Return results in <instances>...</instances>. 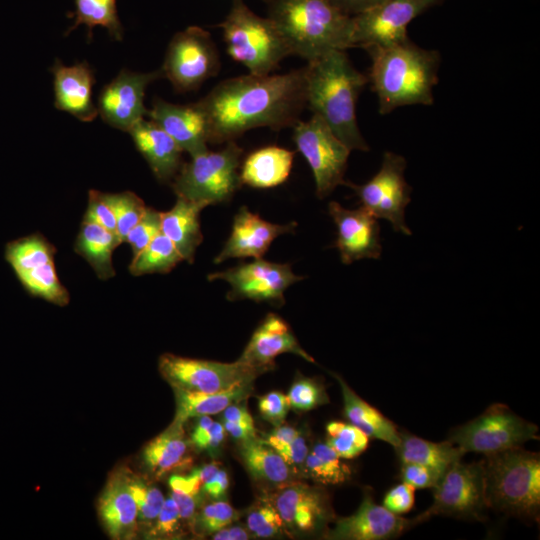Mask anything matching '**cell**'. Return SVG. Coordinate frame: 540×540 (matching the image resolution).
Segmentation results:
<instances>
[{"label": "cell", "mask_w": 540, "mask_h": 540, "mask_svg": "<svg viewBox=\"0 0 540 540\" xmlns=\"http://www.w3.org/2000/svg\"><path fill=\"white\" fill-rule=\"evenodd\" d=\"M197 102L208 121L209 143L234 141L258 127L281 130L294 126L306 108V70L229 78Z\"/></svg>", "instance_id": "1"}, {"label": "cell", "mask_w": 540, "mask_h": 540, "mask_svg": "<svg viewBox=\"0 0 540 540\" xmlns=\"http://www.w3.org/2000/svg\"><path fill=\"white\" fill-rule=\"evenodd\" d=\"M306 107L319 116L350 149L368 151L356 119V102L368 76L351 63L345 50L335 49L308 62Z\"/></svg>", "instance_id": "2"}, {"label": "cell", "mask_w": 540, "mask_h": 540, "mask_svg": "<svg viewBox=\"0 0 540 540\" xmlns=\"http://www.w3.org/2000/svg\"><path fill=\"white\" fill-rule=\"evenodd\" d=\"M371 58L368 83L378 98V110L386 115L408 105L430 106L438 82L441 55L410 39L365 49Z\"/></svg>", "instance_id": "3"}, {"label": "cell", "mask_w": 540, "mask_h": 540, "mask_svg": "<svg viewBox=\"0 0 540 540\" xmlns=\"http://www.w3.org/2000/svg\"><path fill=\"white\" fill-rule=\"evenodd\" d=\"M268 18L291 55L307 62L335 49L350 48L352 16L330 0H267Z\"/></svg>", "instance_id": "4"}, {"label": "cell", "mask_w": 540, "mask_h": 540, "mask_svg": "<svg viewBox=\"0 0 540 540\" xmlns=\"http://www.w3.org/2000/svg\"><path fill=\"white\" fill-rule=\"evenodd\" d=\"M487 507L528 520L539 519L540 456L516 447L481 461Z\"/></svg>", "instance_id": "5"}, {"label": "cell", "mask_w": 540, "mask_h": 540, "mask_svg": "<svg viewBox=\"0 0 540 540\" xmlns=\"http://www.w3.org/2000/svg\"><path fill=\"white\" fill-rule=\"evenodd\" d=\"M218 26L228 55L250 74H270L291 55L273 22L255 14L244 0H232L227 16Z\"/></svg>", "instance_id": "6"}, {"label": "cell", "mask_w": 540, "mask_h": 540, "mask_svg": "<svg viewBox=\"0 0 540 540\" xmlns=\"http://www.w3.org/2000/svg\"><path fill=\"white\" fill-rule=\"evenodd\" d=\"M243 149L234 141L219 151L208 149L183 163L172 181L175 194L193 201L217 204L231 199L240 187Z\"/></svg>", "instance_id": "7"}, {"label": "cell", "mask_w": 540, "mask_h": 540, "mask_svg": "<svg viewBox=\"0 0 540 540\" xmlns=\"http://www.w3.org/2000/svg\"><path fill=\"white\" fill-rule=\"evenodd\" d=\"M539 439L536 424L514 413L507 405L494 403L476 418L452 429L448 440L464 454L489 455L521 447Z\"/></svg>", "instance_id": "8"}, {"label": "cell", "mask_w": 540, "mask_h": 540, "mask_svg": "<svg viewBox=\"0 0 540 540\" xmlns=\"http://www.w3.org/2000/svg\"><path fill=\"white\" fill-rule=\"evenodd\" d=\"M219 69V54L210 33L190 26L172 37L160 70L177 92L185 93L198 89Z\"/></svg>", "instance_id": "9"}, {"label": "cell", "mask_w": 540, "mask_h": 540, "mask_svg": "<svg viewBox=\"0 0 540 540\" xmlns=\"http://www.w3.org/2000/svg\"><path fill=\"white\" fill-rule=\"evenodd\" d=\"M293 141L312 170L320 199L344 184L351 150L319 116L313 114L307 121H297L293 126Z\"/></svg>", "instance_id": "10"}, {"label": "cell", "mask_w": 540, "mask_h": 540, "mask_svg": "<svg viewBox=\"0 0 540 540\" xmlns=\"http://www.w3.org/2000/svg\"><path fill=\"white\" fill-rule=\"evenodd\" d=\"M405 168L403 156L386 151L379 171L370 180L361 185L345 181L343 185L355 192L361 207L375 218L387 220L396 232L411 235L405 223V208L411 200V187L404 177Z\"/></svg>", "instance_id": "11"}, {"label": "cell", "mask_w": 540, "mask_h": 540, "mask_svg": "<svg viewBox=\"0 0 540 540\" xmlns=\"http://www.w3.org/2000/svg\"><path fill=\"white\" fill-rule=\"evenodd\" d=\"M159 372L173 389L219 392L254 382L265 370L237 360L224 363L165 353L158 361Z\"/></svg>", "instance_id": "12"}, {"label": "cell", "mask_w": 540, "mask_h": 540, "mask_svg": "<svg viewBox=\"0 0 540 540\" xmlns=\"http://www.w3.org/2000/svg\"><path fill=\"white\" fill-rule=\"evenodd\" d=\"M434 489L432 504L415 518L413 526L436 515L481 519L487 507L482 462H454Z\"/></svg>", "instance_id": "13"}, {"label": "cell", "mask_w": 540, "mask_h": 540, "mask_svg": "<svg viewBox=\"0 0 540 540\" xmlns=\"http://www.w3.org/2000/svg\"><path fill=\"white\" fill-rule=\"evenodd\" d=\"M444 0H384L352 16L350 48L367 49L409 39L408 25Z\"/></svg>", "instance_id": "14"}, {"label": "cell", "mask_w": 540, "mask_h": 540, "mask_svg": "<svg viewBox=\"0 0 540 540\" xmlns=\"http://www.w3.org/2000/svg\"><path fill=\"white\" fill-rule=\"evenodd\" d=\"M209 280H224L231 286L228 299H251L274 304L284 302V292L303 279L293 273L290 264L269 262L261 258L223 272L212 273Z\"/></svg>", "instance_id": "15"}, {"label": "cell", "mask_w": 540, "mask_h": 540, "mask_svg": "<svg viewBox=\"0 0 540 540\" xmlns=\"http://www.w3.org/2000/svg\"><path fill=\"white\" fill-rule=\"evenodd\" d=\"M160 77V69L148 73L122 69L102 88L96 105L98 115L109 126L128 132L148 115L144 105L145 91L151 82Z\"/></svg>", "instance_id": "16"}, {"label": "cell", "mask_w": 540, "mask_h": 540, "mask_svg": "<svg viewBox=\"0 0 540 540\" xmlns=\"http://www.w3.org/2000/svg\"><path fill=\"white\" fill-rule=\"evenodd\" d=\"M328 211L337 228L335 247L342 263L380 257L382 246L377 218L363 207L349 210L336 201L329 203Z\"/></svg>", "instance_id": "17"}, {"label": "cell", "mask_w": 540, "mask_h": 540, "mask_svg": "<svg viewBox=\"0 0 540 540\" xmlns=\"http://www.w3.org/2000/svg\"><path fill=\"white\" fill-rule=\"evenodd\" d=\"M413 526L411 519L396 515L376 504L369 493L350 516L336 520L327 533L336 540H387L400 536Z\"/></svg>", "instance_id": "18"}, {"label": "cell", "mask_w": 540, "mask_h": 540, "mask_svg": "<svg viewBox=\"0 0 540 540\" xmlns=\"http://www.w3.org/2000/svg\"><path fill=\"white\" fill-rule=\"evenodd\" d=\"M148 116L190 156L208 149V121L198 102L181 105L155 98Z\"/></svg>", "instance_id": "19"}, {"label": "cell", "mask_w": 540, "mask_h": 540, "mask_svg": "<svg viewBox=\"0 0 540 540\" xmlns=\"http://www.w3.org/2000/svg\"><path fill=\"white\" fill-rule=\"evenodd\" d=\"M51 72L55 107L80 121H93L98 116V110L92 97L95 76L90 65L83 61L66 66L56 60Z\"/></svg>", "instance_id": "20"}, {"label": "cell", "mask_w": 540, "mask_h": 540, "mask_svg": "<svg viewBox=\"0 0 540 540\" xmlns=\"http://www.w3.org/2000/svg\"><path fill=\"white\" fill-rule=\"evenodd\" d=\"M295 227L296 222L280 225L265 221L243 206L235 215L232 232L214 262L218 264L229 258H261L276 237L294 231Z\"/></svg>", "instance_id": "21"}, {"label": "cell", "mask_w": 540, "mask_h": 540, "mask_svg": "<svg viewBox=\"0 0 540 540\" xmlns=\"http://www.w3.org/2000/svg\"><path fill=\"white\" fill-rule=\"evenodd\" d=\"M98 514L110 538L132 539L137 532L138 511L130 491L126 468L114 471L98 500Z\"/></svg>", "instance_id": "22"}, {"label": "cell", "mask_w": 540, "mask_h": 540, "mask_svg": "<svg viewBox=\"0 0 540 540\" xmlns=\"http://www.w3.org/2000/svg\"><path fill=\"white\" fill-rule=\"evenodd\" d=\"M283 353H294L314 362L299 345L290 326L280 316L270 313L254 331L238 360L267 370L273 366L274 359Z\"/></svg>", "instance_id": "23"}, {"label": "cell", "mask_w": 540, "mask_h": 540, "mask_svg": "<svg viewBox=\"0 0 540 540\" xmlns=\"http://www.w3.org/2000/svg\"><path fill=\"white\" fill-rule=\"evenodd\" d=\"M273 504L285 525L305 532L321 527L331 513L324 493L300 482L285 485Z\"/></svg>", "instance_id": "24"}, {"label": "cell", "mask_w": 540, "mask_h": 540, "mask_svg": "<svg viewBox=\"0 0 540 540\" xmlns=\"http://www.w3.org/2000/svg\"><path fill=\"white\" fill-rule=\"evenodd\" d=\"M128 133L155 177L164 183L172 182L183 164V151L173 138L155 122L145 119Z\"/></svg>", "instance_id": "25"}, {"label": "cell", "mask_w": 540, "mask_h": 540, "mask_svg": "<svg viewBox=\"0 0 540 540\" xmlns=\"http://www.w3.org/2000/svg\"><path fill=\"white\" fill-rule=\"evenodd\" d=\"M207 206L205 202L177 196L174 206L162 212L161 232L173 242L183 260L189 263L193 262L196 249L203 240L199 215Z\"/></svg>", "instance_id": "26"}, {"label": "cell", "mask_w": 540, "mask_h": 540, "mask_svg": "<svg viewBox=\"0 0 540 540\" xmlns=\"http://www.w3.org/2000/svg\"><path fill=\"white\" fill-rule=\"evenodd\" d=\"M294 152L267 146L250 153L240 166V182L254 188H271L285 182L290 174Z\"/></svg>", "instance_id": "27"}, {"label": "cell", "mask_w": 540, "mask_h": 540, "mask_svg": "<svg viewBox=\"0 0 540 540\" xmlns=\"http://www.w3.org/2000/svg\"><path fill=\"white\" fill-rule=\"evenodd\" d=\"M332 375L340 385L343 411L349 422L362 430L369 438L384 441L396 449L401 441V432L397 426L357 395L338 374Z\"/></svg>", "instance_id": "28"}, {"label": "cell", "mask_w": 540, "mask_h": 540, "mask_svg": "<svg viewBox=\"0 0 540 540\" xmlns=\"http://www.w3.org/2000/svg\"><path fill=\"white\" fill-rule=\"evenodd\" d=\"M173 390L176 399L173 422L184 425L189 418L222 413L229 405L242 402L252 392L253 382L239 384L219 392Z\"/></svg>", "instance_id": "29"}, {"label": "cell", "mask_w": 540, "mask_h": 540, "mask_svg": "<svg viewBox=\"0 0 540 540\" xmlns=\"http://www.w3.org/2000/svg\"><path fill=\"white\" fill-rule=\"evenodd\" d=\"M187 450L188 441L183 425L172 422L166 430L147 443L143 450V460L154 476L162 477L190 463Z\"/></svg>", "instance_id": "30"}, {"label": "cell", "mask_w": 540, "mask_h": 540, "mask_svg": "<svg viewBox=\"0 0 540 540\" xmlns=\"http://www.w3.org/2000/svg\"><path fill=\"white\" fill-rule=\"evenodd\" d=\"M121 243L117 234L82 221L74 250L90 264L99 279L107 280L115 276L112 253Z\"/></svg>", "instance_id": "31"}, {"label": "cell", "mask_w": 540, "mask_h": 540, "mask_svg": "<svg viewBox=\"0 0 540 540\" xmlns=\"http://www.w3.org/2000/svg\"><path fill=\"white\" fill-rule=\"evenodd\" d=\"M395 450L401 463L411 462L424 465L435 471L440 477L464 455L448 439L442 442H432L402 432L400 444Z\"/></svg>", "instance_id": "32"}, {"label": "cell", "mask_w": 540, "mask_h": 540, "mask_svg": "<svg viewBox=\"0 0 540 540\" xmlns=\"http://www.w3.org/2000/svg\"><path fill=\"white\" fill-rule=\"evenodd\" d=\"M240 442V455L253 477L271 483L289 479V466L264 440L252 437Z\"/></svg>", "instance_id": "33"}, {"label": "cell", "mask_w": 540, "mask_h": 540, "mask_svg": "<svg viewBox=\"0 0 540 540\" xmlns=\"http://www.w3.org/2000/svg\"><path fill=\"white\" fill-rule=\"evenodd\" d=\"M55 247L40 233H33L6 243L4 259L14 274L54 261Z\"/></svg>", "instance_id": "34"}, {"label": "cell", "mask_w": 540, "mask_h": 540, "mask_svg": "<svg viewBox=\"0 0 540 540\" xmlns=\"http://www.w3.org/2000/svg\"><path fill=\"white\" fill-rule=\"evenodd\" d=\"M74 1L75 21L67 33L83 24L88 29V37L91 38L93 29L96 26H101L107 30L114 40H122L123 27L118 16L116 0Z\"/></svg>", "instance_id": "35"}, {"label": "cell", "mask_w": 540, "mask_h": 540, "mask_svg": "<svg viewBox=\"0 0 540 540\" xmlns=\"http://www.w3.org/2000/svg\"><path fill=\"white\" fill-rule=\"evenodd\" d=\"M183 257L173 242L160 232L145 248H143L129 265L134 276L151 273H168Z\"/></svg>", "instance_id": "36"}, {"label": "cell", "mask_w": 540, "mask_h": 540, "mask_svg": "<svg viewBox=\"0 0 540 540\" xmlns=\"http://www.w3.org/2000/svg\"><path fill=\"white\" fill-rule=\"evenodd\" d=\"M15 276L29 295L42 298L58 306H65L69 303V292L58 278L54 261L18 273Z\"/></svg>", "instance_id": "37"}, {"label": "cell", "mask_w": 540, "mask_h": 540, "mask_svg": "<svg viewBox=\"0 0 540 540\" xmlns=\"http://www.w3.org/2000/svg\"><path fill=\"white\" fill-rule=\"evenodd\" d=\"M304 465L308 475L322 484H341L351 475L350 468L327 443H317L307 454Z\"/></svg>", "instance_id": "38"}, {"label": "cell", "mask_w": 540, "mask_h": 540, "mask_svg": "<svg viewBox=\"0 0 540 540\" xmlns=\"http://www.w3.org/2000/svg\"><path fill=\"white\" fill-rule=\"evenodd\" d=\"M326 443L341 459H353L369 445V437L351 423L331 421L326 425Z\"/></svg>", "instance_id": "39"}, {"label": "cell", "mask_w": 540, "mask_h": 540, "mask_svg": "<svg viewBox=\"0 0 540 540\" xmlns=\"http://www.w3.org/2000/svg\"><path fill=\"white\" fill-rule=\"evenodd\" d=\"M102 197L114 214L117 235L123 243L129 231L140 220L146 206L143 200L131 191L120 193L102 192Z\"/></svg>", "instance_id": "40"}, {"label": "cell", "mask_w": 540, "mask_h": 540, "mask_svg": "<svg viewBox=\"0 0 540 540\" xmlns=\"http://www.w3.org/2000/svg\"><path fill=\"white\" fill-rule=\"evenodd\" d=\"M170 497L174 500L181 520L191 521L199 502L203 479L200 469L189 475H172L169 479Z\"/></svg>", "instance_id": "41"}, {"label": "cell", "mask_w": 540, "mask_h": 540, "mask_svg": "<svg viewBox=\"0 0 540 540\" xmlns=\"http://www.w3.org/2000/svg\"><path fill=\"white\" fill-rule=\"evenodd\" d=\"M130 491L136 502L138 519L144 524L156 520L164 503L162 492L153 484L126 469Z\"/></svg>", "instance_id": "42"}, {"label": "cell", "mask_w": 540, "mask_h": 540, "mask_svg": "<svg viewBox=\"0 0 540 540\" xmlns=\"http://www.w3.org/2000/svg\"><path fill=\"white\" fill-rule=\"evenodd\" d=\"M290 408L297 411H309L329 402L321 383L310 378H301L290 388L288 394Z\"/></svg>", "instance_id": "43"}, {"label": "cell", "mask_w": 540, "mask_h": 540, "mask_svg": "<svg viewBox=\"0 0 540 540\" xmlns=\"http://www.w3.org/2000/svg\"><path fill=\"white\" fill-rule=\"evenodd\" d=\"M162 212L147 207L136 225L129 231L125 241L130 244L133 256L137 255L161 232Z\"/></svg>", "instance_id": "44"}, {"label": "cell", "mask_w": 540, "mask_h": 540, "mask_svg": "<svg viewBox=\"0 0 540 540\" xmlns=\"http://www.w3.org/2000/svg\"><path fill=\"white\" fill-rule=\"evenodd\" d=\"M284 525L282 517L271 503L258 506L247 517L248 530L260 538H270L281 534Z\"/></svg>", "instance_id": "45"}, {"label": "cell", "mask_w": 540, "mask_h": 540, "mask_svg": "<svg viewBox=\"0 0 540 540\" xmlns=\"http://www.w3.org/2000/svg\"><path fill=\"white\" fill-rule=\"evenodd\" d=\"M237 518V511L225 501H215L202 508L198 521L207 533L229 526Z\"/></svg>", "instance_id": "46"}, {"label": "cell", "mask_w": 540, "mask_h": 540, "mask_svg": "<svg viewBox=\"0 0 540 540\" xmlns=\"http://www.w3.org/2000/svg\"><path fill=\"white\" fill-rule=\"evenodd\" d=\"M226 430L210 416H200L191 434L192 444L199 450L214 449L222 443Z\"/></svg>", "instance_id": "47"}, {"label": "cell", "mask_w": 540, "mask_h": 540, "mask_svg": "<svg viewBox=\"0 0 540 540\" xmlns=\"http://www.w3.org/2000/svg\"><path fill=\"white\" fill-rule=\"evenodd\" d=\"M83 221L95 223L108 231L117 234L116 220L108 204L102 197V192L89 191L88 206Z\"/></svg>", "instance_id": "48"}, {"label": "cell", "mask_w": 540, "mask_h": 540, "mask_svg": "<svg viewBox=\"0 0 540 540\" xmlns=\"http://www.w3.org/2000/svg\"><path fill=\"white\" fill-rule=\"evenodd\" d=\"M259 411L264 419L274 426L281 425L290 409L286 394L280 391H272L259 398Z\"/></svg>", "instance_id": "49"}, {"label": "cell", "mask_w": 540, "mask_h": 540, "mask_svg": "<svg viewBox=\"0 0 540 540\" xmlns=\"http://www.w3.org/2000/svg\"><path fill=\"white\" fill-rule=\"evenodd\" d=\"M180 520L178 508L174 500L169 497L164 500L149 535L153 537L173 536L179 530Z\"/></svg>", "instance_id": "50"}, {"label": "cell", "mask_w": 540, "mask_h": 540, "mask_svg": "<svg viewBox=\"0 0 540 540\" xmlns=\"http://www.w3.org/2000/svg\"><path fill=\"white\" fill-rule=\"evenodd\" d=\"M415 490L405 482L399 483L387 491L382 504L396 515L408 513L414 506Z\"/></svg>", "instance_id": "51"}, {"label": "cell", "mask_w": 540, "mask_h": 540, "mask_svg": "<svg viewBox=\"0 0 540 540\" xmlns=\"http://www.w3.org/2000/svg\"><path fill=\"white\" fill-rule=\"evenodd\" d=\"M400 477L415 489L434 488L441 477L432 469L417 463H401Z\"/></svg>", "instance_id": "52"}, {"label": "cell", "mask_w": 540, "mask_h": 540, "mask_svg": "<svg viewBox=\"0 0 540 540\" xmlns=\"http://www.w3.org/2000/svg\"><path fill=\"white\" fill-rule=\"evenodd\" d=\"M288 466L304 464L309 453L306 440L302 434L291 442L274 449Z\"/></svg>", "instance_id": "53"}, {"label": "cell", "mask_w": 540, "mask_h": 540, "mask_svg": "<svg viewBox=\"0 0 540 540\" xmlns=\"http://www.w3.org/2000/svg\"><path fill=\"white\" fill-rule=\"evenodd\" d=\"M330 1L345 14L349 16H354L382 3L384 0H330Z\"/></svg>", "instance_id": "54"}, {"label": "cell", "mask_w": 540, "mask_h": 540, "mask_svg": "<svg viewBox=\"0 0 540 540\" xmlns=\"http://www.w3.org/2000/svg\"><path fill=\"white\" fill-rule=\"evenodd\" d=\"M300 434L301 432L293 427L279 425L264 441L273 449H276L291 442Z\"/></svg>", "instance_id": "55"}, {"label": "cell", "mask_w": 540, "mask_h": 540, "mask_svg": "<svg viewBox=\"0 0 540 540\" xmlns=\"http://www.w3.org/2000/svg\"><path fill=\"white\" fill-rule=\"evenodd\" d=\"M229 479L225 470L219 469L216 475L202 487V490L214 499L222 498L228 489Z\"/></svg>", "instance_id": "56"}, {"label": "cell", "mask_w": 540, "mask_h": 540, "mask_svg": "<svg viewBox=\"0 0 540 540\" xmlns=\"http://www.w3.org/2000/svg\"><path fill=\"white\" fill-rule=\"evenodd\" d=\"M222 424L226 430L233 438L237 440H246L252 437H256V429L254 424L242 423V422H232L223 420Z\"/></svg>", "instance_id": "57"}, {"label": "cell", "mask_w": 540, "mask_h": 540, "mask_svg": "<svg viewBox=\"0 0 540 540\" xmlns=\"http://www.w3.org/2000/svg\"><path fill=\"white\" fill-rule=\"evenodd\" d=\"M222 419L232 422L254 424V420L245 405L234 403L222 411Z\"/></svg>", "instance_id": "58"}, {"label": "cell", "mask_w": 540, "mask_h": 540, "mask_svg": "<svg viewBox=\"0 0 540 540\" xmlns=\"http://www.w3.org/2000/svg\"><path fill=\"white\" fill-rule=\"evenodd\" d=\"M214 540H246L249 539V533L242 526L224 527L213 533Z\"/></svg>", "instance_id": "59"}, {"label": "cell", "mask_w": 540, "mask_h": 540, "mask_svg": "<svg viewBox=\"0 0 540 540\" xmlns=\"http://www.w3.org/2000/svg\"><path fill=\"white\" fill-rule=\"evenodd\" d=\"M264 1H267V0H264Z\"/></svg>", "instance_id": "60"}]
</instances>
